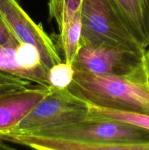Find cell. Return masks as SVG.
Masks as SVG:
<instances>
[{
  "mask_svg": "<svg viewBox=\"0 0 149 150\" xmlns=\"http://www.w3.org/2000/svg\"><path fill=\"white\" fill-rule=\"evenodd\" d=\"M89 114V103L68 88L52 89L16 127L1 133L0 140L6 135L34 133L77 122L87 118Z\"/></svg>",
  "mask_w": 149,
  "mask_h": 150,
  "instance_id": "4",
  "label": "cell"
},
{
  "mask_svg": "<svg viewBox=\"0 0 149 150\" xmlns=\"http://www.w3.org/2000/svg\"><path fill=\"white\" fill-rule=\"evenodd\" d=\"M13 149L11 146H8L5 143H0V149Z\"/></svg>",
  "mask_w": 149,
  "mask_h": 150,
  "instance_id": "16",
  "label": "cell"
},
{
  "mask_svg": "<svg viewBox=\"0 0 149 150\" xmlns=\"http://www.w3.org/2000/svg\"><path fill=\"white\" fill-rule=\"evenodd\" d=\"M68 89L91 105L149 115L148 82L74 70Z\"/></svg>",
  "mask_w": 149,
  "mask_h": 150,
  "instance_id": "2",
  "label": "cell"
},
{
  "mask_svg": "<svg viewBox=\"0 0 149 150\" xmlns=\"http://www.w3.org/2000/svg\"><path fill=\"white\" fill-rule=\"evenodd\" d=\"M74 70L147 82L149 64L134 53L102 46L81 45L72 62Z\"/></svg>",
  "mask_w": 149,
  "mask_h": 150,
  "instance_id": "5",
  "label": "cell"
},
{
  "mask_svg": "<svg viewBox=\"0 0 149 150\" xmlns=\"http://www.w3.org/2000/svg\"><path fill=\"white\" fill-rule=\"evenodd\" d=\"M149 64V63H148ZM147 82H148V84L149 86V70H148V78H147Z\"/></svg>",
  "mask_w": 149,
  "mask_h": 150,
  "instance_id": "18",
  "label": "cell"
},
{
  "mask_svg": "<svg viewBox=\"0 0 149 150\" xmlns=\"http://www.w3.org/2000/svg\"><path fill=\"white\" fill-rule=\"evenodd\" d=\"M20 44L0 16V45L17 47Z\"/></svg>",
  "mask_w": 149,
  "mask_h": 150,
  "instance_id": "15",
  "label": "cell"
},
{
  "mask_svg": "<svg viewBox=\"0 0 149 150\" xmlns=\"http://www.w3.org/2000/svg\"><path fill=\"white\" fill-rule=\"evenodd\" d=\"M31 81L0 70V95L30 87Z\"/></svg>",
  "mask_w": 149,
  "mask_h": 150,
  "instance_id": "14",
  "label": "cell"
},
{
  "mask_svg": "<svg viewBox=\"0 0 149 150\" xmlns=\"http://www.w3.org/2000/svg\"><path fill=\"white\" fill-rule=\"evenodd\" d=\"M89 115L110 119L149 130V115L134 111H121L96 106L89 103Z\"/></svg>",
  "mask_w": 149,
  "mask_h": 150,
  "instance_id": "11",
  "label": "cell"
},
{
  "mask_svg": "<svg viewBox=\"0 0 149 150\" xmlns=\"http://www.w3.org/2000/svg\"><path fill=\"white\" fill-rule=\"evenodd\" d=\"M145 59H146V60H147L148 62L149 63V49L148 50V51H146V53H145Z\"/></svg>",
  "mask_w": 149,
  "mask_h": 150,
  "instance_id": "17",
  "label": "cell"
},
{
  "mask_svg": "<svg viewBox=\"0 0 149 150\" xmlns=\"http://www.w3.org/2000/svg\"><path fill=\"white\" fill-rule=\"evenodd\" d=\"M81 31L80 10H79L64 30L60 32V40L64 51V62L68 64H72L78 52L80 47Z\"/></svg>",
  "mask_w": 149,
  "mask_h": 150,
  "instance_id": "10",
  "label": "cell"
},
{
  "mask_svg": "<svg viewBox=\"0 0 149 150\" xmlns=\"http://www.w3.org/2000/svg\"><path fill=\"white\" fill-rule=\"evenodd\" d=\"M80 46H102L145 57V48L132 35L113 0H83Z\"/></svg>",
  "mask_w": 149,
  "mask_h": 150,
  "instance_id": "3",
  "label": "cell"
},
{
  "mask_svg": "<svg viewBox=\"0 0 149 150\" xmlns=\"http://www.w3.org/2000/svg\"><path fill=\"white\" fill-rule=\"evenodd\" d=\"M83 0H48L50 19L56 21L59 32L68 25L74 15L80 10Z\"/></svg>",
  "mask_w": 149,
  "mask_h": 150,
  "instance_id": "12",
  "label": "cell"
},
{
  "mask_svg": "<svg viewBox=\"0 0 149 150\" xmlns=\"http://www.w3.org/2000/svg\"><path fill=\"white\" fill-rule=\"evenodd\" d=\"M135 39L149 47V0H113Z\"/></svg>",
  "mask_w": 149,
  "mask_h": 150,
  "instance_id": "9",
  "label": "cell"
},
{
  "mask_svg": "<svg viewBox=\"0 0 149 150\" xmlns=\"http://www.w3.org/2000/svg\"><path fill=\"white\" fill-rule=\"evenodd\" d=\"M0 16L20 43L29 44L37 49L41 61L47 69L61 62L52 39L16 0H0Z\"/></svg>",
  "mask_w": 149,
  "mask_h": 150,
  "instance_id": "6",
  "label": "cell"
},
{
  "mask_svg": "<svg viewBox=\"0 0 149 150\" xmlns=\"http://www.w3.org/2000/svg\"><path fill=\"white\" fill-rule=\"evenodd\" d=\"M0 70L38 85L50 86L47 69L37 49L29 44L13 47L0 45Z\"/></svg>",
  "mask_w": 149,
  "mask_h": 150,
  "instance_id": "7",
  "label": "cell"
},
{
  "mask_svg": "<svg viewBox=\"0 0 149 150\" xmlns=\"http://www.w3.org/2000/svg\"><path fill=\"white\" fill-rule=\"evenodd\" d=\"M51 91L50 86L38 85L0 95V134L16 127Z\"/></svg>",
  "mask_w": 149,
  "mask_h": 150,
  "instance_id": "8",
  "label": "cell"
},
{
  "mask_svg": "<svg viewBox=\"0 0 149 150\" xmlns=\"http://www.w3.org/2000/svg\"><path fill=\"white\" fill-rule=\"evenodd\" d=\"M2 141L39 150H149V130L89 114L77 122L6 135Z\"/></svg>",
  "mask_w": 149,
  "mask_h": 150,
  "instance_id": "1",
  "label": "cell"
},
{
  "mask_svg": "<svg viewBox=\"0 0 149 150\" xmlns=\"http://www.w3.org/2000/svg\"><path fill=\"white\" fill-rule=\"evenodd\" d=\"M74 70L72 64L65 62L54 64L48 70V78L50 87L53 89L68 88L72 82Z\"/></svg>",
  "mask_w": 149,
  "mask_h": 150,
  "instance_id": "13",
  "label": "cell"
}]
</instances>
